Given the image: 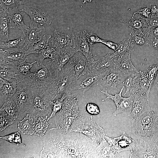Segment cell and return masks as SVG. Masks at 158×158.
Listing matches in <instances>:
<instances>
[{
    "label": "cell",
    "instance_id": "1",
    "mask_svg": "<svg viewBox=\"0 0 158 158\" xmlns=\"http://www.w3.org/2000/svg\"><path fill=\"white\" fill-rule=\"evenodd\" d=\"M41 139L43 147L40 158H98L97 145L83 134L65 133L56 127L49 129Z\"/></svg>",
    "mask_w": 158,
    "mask_h": 158
},
{
    "label": "cell",
    "instance_id": "2",
    "mask_svg": "<svg viewBox=\"0 0 158 158\" xmlns=\"http://www.w3.org/2000/svg\"><path fill=\"white\" fill-rule=\"evenodd\" d=\"M132 133L139 141L155 140L158 131V114L151 108L140 117L131 120Z\"/></svg>",
    "mask_w": 158,
    "mask_h": 158
},
{
    "label": "cell",
    "instance_id": "3",
    "mask_svg": "<svg viewBox=\"0 0 158 158\" xmlns=\"http://www.w3.org/2000/svg\"><path fill=\"white\" fill-rule=\"evenodd\" d=\"M77 79L67 63L57 77L45 87L51 101L60 98L64 94L71 96L74 84Z\"/></svg>",
    "mask_w": 158,
    "mask_h": 158
},
{
    "label": "cell",
    "instance_id": "4",
    "mask_svg": "<svg viewBox=\"0 0 158 158\" xmlns=\"http://www.w3.org/2000/svg\"><path fill=\"white\" fill-rule=\"evenodd\" d=\"M17 75L15 78L17 82L16 92L12 97L18 108L19 117L17 121H20L27 114H30L33 107V90L32 87Z\"/></svg>",
    "mask_w": 158,
    "mask_h": 158
},
{
    "label": "cell",
    "instance_id": "5",
    "mask_svg": "<svg viewBox=\"0 0 158 158\" xmlns=\"http://www.w3.org/2000/svg\"><path fill=\"white\" fill-rule=\"evenodd\" d=\"M77 132L91 138L97 145L106 134L103 129L93 121L92 116H78L72 123L68 132Z\"/></svg>",
    "mask_w": 158,
    "mask_h": 158
},
{
    "label": "cell",
    "instance_id": "6",
    "mask_svg": "<svg viewBox=\"0 0 158 158\" xmlns=\"http://www.w3.org/2000/svg\"><path fill=\"white\" fill-rule=\"evenodd\" d=\"M78 95L75 97L67 95L62 108L55 115L56 127L65 133L68 132L72 123L79 114Z\"/></svg>",
    "mask_w": 158,
    "mask_h": 158
},
{
    "label": "cell",
    "instance_id": "7",
    "mask_svg": "<svg viewBox=\"0 0 158 158\" xmlns=\"http://www.w3.org/2000/svg\"><path fill=\"white\" fill-rule=\"evenodd\" d=\"M52 61L47 62L41 68L33 73L20 77L32 87L44 88L51 83L58 75Z\"/></svg>",
    "mask_w": 158,
    "mask_h": 158
},
{
    "label": "cell",
    "instance_id": "8",
    "mask_svg": "<svg viewBox=\"0 0 158 158\" xmlns=\"http://www.w3.org/2000/svg\"><path fill=\"white\" fill-rule=\"evenodd\" d=\"M33 107L30 114L34 120L39 117L50 116L52 112L51 101L44 88L32 87Z\"/></svg>",
    "mask_w": 158,
    "mask_h": 158
},
{
    "label": "cell",
    "instance_id": "9",
    "mask_svg": "<svg viewBox=\"0 0 158 158\" xmlns=\"http://www.w3.org/2000/svg\"><path fill=\"white\" fill-rule=\"evenodd\" d=\"M109 69L91 71L78 78L74 84L71 96L77 93L84 97L85 92L103 77Z\"/></svg>",
    "mask_w": 158,
    "mask_h": 158
},
{
    "label": "cell",
    "instance_id": "10",
    "mask_svg": "<svg viewBox=\"0 0 158 158\" xmlns=\"http://www.w3.org/2000/svg\"><path fill=\"white\" fill-rule=\"evenodd\" d=\"M124 87L123 86L121 88L120 92L118 93H115L114 95L109 93L107 91L99 90L107 97L102 100V101H104L109 99L114 102L116 107V110L113 114L114 116L119 114L123 113L128 116L131 112L133 103V96L130 95L128 97H122L121 94Z\"/></svg>",
    "mask_w": 158,
    "mask_h": 158
},
{
    "label": "cell",
    "instance_id": "11",
    "mask_svg": "<svg viewBox=\"0 0 158 158\" xmlns=\"http://www.w3.org/2000/svg\"><path fill=\"white\" fill-rule=\"evenodd\" d=\"M126 74L116 67L110 68L105 75L97 83L102 90L108 93L116 91L117 86L123 82Z\"/></svg>",
    "mask_w": 158,
    "mask_h": 158
},
{
    "label": "cell",
    "instance_id": "12",
    "mask_svg": "<svg viewBox=\"0 0 158 158\" xmlns=\"http://www.w3.org/2000/svg\"><path fill=\"white\" fill-rule=\"evenodd\" d=\"M87 34L85 30L73 33L70 45L78 52L81 53L85 57L90 65L94 60L92 53L93 45L87 41L86 38Z\"/></svg>",
    "mask_w": 158,
    "mask_h": 158
},
{
    "label": "cell",
    "instance_id": "13",
    "mask_svg": "<svg viewBox=\"0 0 158 158\" xmlns=\"http://www.w3.org/2000/svg\"><path fill=\"white\" fill-rule=\"evenodd\" d=\"M130 158H158V145L155 140H150L137 142Z\"/></svg>",
    "mask_w": 158,
    "mask_h": 158
},
{
    "label": "cell",
    "instance_id": "14",
    "mask_svg": "<svg viewBox=\"0 0 158 158\" xmlns=\"http://www.w3.org/2000/svg\"><path fill=\"white\" fill-rule=\"evenodd\" d=\"M104 138L109 144L117 152H132L135 147V142L129 135L123 131L122 134L116 137H110L104 135Z\"/></svg>",
    "mask_w": 158,
    "mask_h": 158
},
{
    "label": "cell",
    "instance_id": "15",
    "mask_svg": "<svg viewBox=\"0 0 158 158\" xmlns=\"http://www.w3.org/2000/svg\"><path fill=\"white\" fill-rule=\"evenodd\" d=\"M67 64L77 79L90 71L88 61L85 57L79 51L71 58Z\"/></svg>",
    "mask_w": 158,
    "mask_h": 158
},
{
    "label": "cell",
    "instance_id": "16",
    "mask_svg": "<svg viewBox=\"0 0 158 158\" xmlns=\"http://www.w3.org/2000/svg\"><path fill=\"white\" fill-rule=\"evenodd\" d=\"M9 24L10 28L18 29L25 33L28 27L23 22L25 13L19 10L18 7L9 8L6 11Z\"/></svg>",
    "mask_w": 158,
    "mask_h": 158
},
{
    "label": "cell",
    "instance_id": "17",
    "mask_svg": "<svg viewBox=\"0 0 158 158\" xmlns=\"http://www.w3.org/2000/svg\"><path fill=\"white\" fill-rule=\"evenodd\" d=\"M55 49L56 51L55 58L52 61L56 70L59 73L71 58L78 51L70 45L62 48Z\"/></svg>",
    "mask_w": 158,
    "mask_h": 158
},
{
    "label": "cell",
    "instance_id": "18",
    "mask_svg": "<svg viewBox=\"0 0 158 158\" xmlns=\"http://www.w3.org/2000/svg\"><path fill=\"white\" fill-rule=\"evenodd\" d=\"M133 96L132 108L131 113L128 116L131 120L140 117L151 108L149 104V98L139 94H135Z\"/></svg>",
    "mask_w": 158,
    "mask_h": 158
},
{
    "label": "cell",
    "instance_id": "19",
    "mask_svg": "<svg viewBox=\"0 0 158 158\" xmlns=\"http://www.w3.org/2000/svg\"><path fill=\"white\" fill-rule=\"evenodd\" d=\"M21 10L29 16L31 23L46 26L50 25L51 23V18L43 10L36 7H24Z\"/></svg>",
    "mask_w": 158,
    "mask_h": 158
},
{
    "label": "cell",
    "instance_id": "20",
    "mask_svg": "<svg viewBox=\"0 0 158 158\" xmlns=\"http://www.w3.org/2000/svg\"><path fill=\"white\" fill-rule=\"evenodd\" d=\"M44 26L39 28L37 25L31 22L25 33V45L22 52H25L28 49L39 41L44 35Z\"/></svg>",
    "mask_w": 158,
    "mask_h": 158
},
{
    "label": "cell",
    "instance_id": "21",
    "mask_svg": "<svg viewBox=\"0 0 158 158\" xmlns=\"http://www.w3.org/2000/svg\"><path fill=\"white\" fill-rule=\"evenodd\" d=\"M140 71L139 72H131L126 74L124 81L121 85L126 88L123 96L127 94L133 95L138 92L140 88Z\"/></svg>",
    "mask_w": 158,
    "mask_h": 158
},
{
    "label": "cell",
    "instance_id": "22",
    "mask_svg": "<svg viewBox=\"0 0 158 158\" xmlns=\"http://www.w3.org/2000/svg\"><path fill=\"white\" fill-rule=\"evenodd\" d=\"M25 52L9 53L0 51V64L17 67L19 64L27 59Z\"/></svg>",
    "mask_w": 158,
    "mask_h": 158
},
{
    "label": "cell",
    "instance_id": "23",
    "mask_svg": "<svg viewBox=\"0 0 158 158\" xmlns=\"http://www.w3.org/2000/svg\"><path fill=\"white\" fill-rule=\"evenodd\" d=\"M117 53L115 52L111 54L109 52L105 56L100 58L90 65V71L108 69L115 67V58L118 57Z\"/></svg>",
    "mask_w": 158,
    "mask_h": 158
},
{
    "label": "cell",
    "instance_id": "24",
    "mask_svg": "<svg viewBox=\"0 0 158 158\" xmlns=\"http://www.w3.org/2000/svg\"><path fill=\"white\" fill-rule=\"evenodd\" d=\"M12 96L8 97L4 100V103L0 109V116L8 118L17 121L19 111Z\"/></svg>",
    "mask_w": 158,
    "mask_h": 158
},
{
    "label": "cell",
    "instance_id": "25",
    "mask_svg": "<svg viewBox=\"0 0 158 158\" xmlns=\"http://www.w3.org/2000/svg\"><path fill=\"white\" fill-rule=\"evenodd\" d=\"M25 45V33H23L19 38L6 42H0V51L7 52H20L23 51Z\"/></svg>",
    "mask_w": 158,
    "mask_h": 158
},
{
    "label": "cell",
    "instance_id": "26",
    "mask_svg": "<svg viewBox=\"0 0 158 158\" xmlns=\"http://www.w3.org/2000/svg\"><path fill=\"white\" fill-rule=\"evenodd\" d=\"M131 52L127 51L119 56L115 60V67L125 74L131 72H139L133 64L130 58Z\"/></svg>",
    "mask_w": 158,
    "mask_h": 158
},
{
    "label": "cell",
    "instance_id": "27",
    "mask_svg": "<svg viewBox=\"0 0 158 158\" xmlns=\"http://www.w3.org/2000/svg\"><path fill=\"white\" fill-rule=\"evenodd\" d=\"M98 158H123L109 144L104 137L96 148Z\"/></svg>",
    "mask_w": 158,
    "mask_h": 158
},
{
    "label": "cell",
    "instance_id": "28",
    "mask_svg": "<svg viewBox=\"0 0 158 158\" xmlns=\"http://www.w3.org/2000/svg\"><path fill=\"white\" fill-rule=\"evenodd\" d=\"M149 19L135 12L129 21L121 20L120 22L129 27L131 29L139 31H142L144 29L149 26Z\"/></svg>",
    "mask_w": 158,
    "mask_h": 158
},
{
    "label": "cell",
    "instance_id": "29",
    "mask_svg": "<svg viewBox=\"0 0 158 158\" xmlns=\"http://www.w3.org/2000/svg\"><path fill=\"white\" fill-rule=\"evenodd\" d=\"M71 38L68 34L62 33L55 30L50 41L51 47L55 48H60L69 45Z\"/></svg>",
    "mask_w": 158,
    "mask_h": 158
},
{
    "label": "cell",
    "instance_id": "30",
    "mask_svg": "<svg viewBox=\"0 0 158 158\" xmlns=\"http://www.w3.org/2000/svg\"><path fill=\"white\" fill-rule=\"evenodd\" d=\"M17 87V82L16 80L12 82L0 78V92L3 99L12 96L16 92Z\"/></svg>",
    "mask_w": 158,
    "mask_h": 158
},
{
    "label": "cell",
    "instance_id": "31",
    "mask_svg": "<svg viewBox=\"0 0 158 158\" xmlns=\"http://www.w3.org/2000/svg\"><path fill=\"white\" fill-rule=\"evenodd\" d=\"M6 11L0 10V42H6L9 40L10 28Z\"/></svg>",
    "mask_w": 158,
    "mask_h": 158
},
{
    "label": "cell",
    "instance_id": "32",
    "mask_svg": "<svg viewBox=\"0 0 158 158\" xmlns=\"http://www.w3.org/2000/svg\"><path fill=\"white\" fill-rule=\"evenodd\" d=\"M49 116L39 117L34 120L33 125L34 134L39 136H42L47 132L49 124L47 119Z\"/></svg>",
    "mask_w": 158,
    "mask_h": 158
},
{
    "label": "cell",
    "instance_id": "33",
    "mask_svg": "<svg viewBox=\"0 0 158 158\" xmlns=\"http://www.w3.org/2000/svg\"><path fill=\"white\" fill-rule=\"evenodd\" d=\"M34 119L30 114L25 116L18 123V128L22 133L26 135L34 134L33 125Z\"/></svg>",
    "mask_w": 158,
    "mask_h": 158
},
{
    "label": "cell",
    "instance_id": "34",
    "mask_svg": "<svg viewBox=\"0 0 158 158\" xmlns=\"http://www.w3.org/2000/svg\"><path fill=\"white\" fill-rule=\"evenodd\" d=\"M51 38L50 35H44L39 41L28 49L25 52L26 55L40 53L42 50L48 46V43Z\"/></svg>",
    "mask_w": 158,
    "mask_h": 158
},
{
    "label": "cell",
    "instance_id": "35",
    "mask_svg": "<svg viewBox=\"0 0 158 158\" xmlns=\"http://www.w3.org/2000/svg\"><path fill=\"white\" fill-rule=\"evenodd\" d=\"M56 49L52 47L49 46L42 50L41 52L36 56H33V59L36 62L38 66H44L43 62L45 59H50L52 61L54 60L56 53Z\"/></svg>",
    "mask_w": 158,
    "mask_h": 158
},
{
    "label": "cell",
    "instance_id": "36",
    "mask_svg": "<svg viewBox=\"0 0 158 158\" xmlns=\"http://www.w3.org/2000/svg\"><path fill=\"white\" fill-rule=\"evenodd\" d=\"M20 74L17 72V67L4 64H0V76L4 79L10 81Z\"/></svg>",
    "mask_w": 158,
    "mask_h": 158
},
{
    "label": "cell",
    "instance_id": "37",
    "mask_svg": "<svg viewBox=\"0 0 158 158\" xmlns=\"http://www.w3.org/2000/svg\"><path fill=\"white\" fill-rule=\"evenodd\" d=\"M118 47L115 52L118 57L127 51L133 52L135 44L132 38L129 37L124 39L118 43Z\"/></svg>",
    "mask_w": 158,
    "mask_h": 158
},
{
    "label": "cell",
    "instance_id": "38",
    "mask_svg": "<svg viewBox=\"0 0 158 158\" xmlns=\"http://www.w3.org/2000/svg\"><path fill=\"white\" fill-rule=\"evenodd\" d=\"M149 86L151 89L158 72V63H154L144 71Z\"/></svg>",
    "mask_w": 158,
    "mask_h": 158
},
{
    "label": "cell",
    "instance_id": "39",
    "mask_svg": "<svg viewBox=\"0 0 158 158\" xmlns=\"http://www.w3.org/2000/svg\"><path fill=\"white\" fill-rule=\"evenodd\" d=\"M131 29L130 35L131 36L133 41L135 45H146V38L142 31Z\"/></svg>",
    "mask_w": 158,
    "mask_h": 158
},
{
    "label": "cell",
    "instance_id": "40",
    "mask_svg": "<svg viewBox=\"0 0 158 158\" xmlns=\"http://www.w3.org/2000/svg\"><path fill=\"white\" fill-rule=\"evenodd\" d=\"M67 96L66 94H64L61 97L51 101L52 112L47 119L48 121L55 116L56 114L61 109L63 105L64 99Z\"/></svg>",
    "mask_w": 158,
    "mask_h": 158
},
{
    "label": "cell",
    "instance_id": "41",
    "mask_svg": "<svg viewBox=\"0 0 158 158\" xmlns=\"http://www.w3.org/2000/svg\"><path fill=\"white\" fill-rule=\"evenodd\" d=\"M24 3V1L21 0H0V10L6 11L9 8L18 7Z\"/></svg>",
    "mask_w": 158,
    "mask_h": 158
},
{
    "label": "cell",
    "instance_id": "42",
    "mask_svg": "<svg viewBox=\"0 0 158 158\" xmlns=\"http://www.w3.org/2000/svg\"><path fill=\"white\" fill-rule=\"evenodd\" d=\"M147 40V45L150 41L154 38H158V27H147L142 30Z\"/></svg>",
    "mask_w": 158,
    "mask_h": 158
},
{
    "label": "cell",
    "instance_id": "43",
    "mask_svg": "<svg viewBox=\"0 0 158 158\" xmlns=\"http://www.w3.org/2000/svg\"><path fill=\"white\" fill-rule=\"evenodd\" d=\"M35 61L32 63H28L26 61L21 63L17 67V72L18 73L23 75H26L30 74L31 72L30 70L32 67L33 64L36 63Z\"/></svg>",
    "mask_w": 158,
    "mask_h": 158
},
{
    "label": "cell",
    "instance_id": "44",
    "mask_svg": "<svg viewBox=\"0 0 158 158\" xmlns=\"http://www.w3.org/2000/svg\"><path fill=\"white\" fill-rule=\"evenodd\" d=\"M0 138L11 143H19L24 146H25V145L22 143L20 135L18 132L4 136L1 137Z\"/></svg>",
    "mask_w": 158,
    "mask_h": 158
},
{
    "label": "cell",
    "instance_id": "45",
    "mask_svg": "<svg viewBox=\"0 0 158 158\" xmlns=\"http://www.w3.org/2000/svg\"><path fill=\"white\" fill-rule=\"evenodd\" d=\"M87 111L90 114L97 115L100 113V109L99 107L94 103H88L86 106Z\"/></svg>",
    "mask_w": 158,
    "mask_h": 158
},
{
    "label": "cell",
    "instance_id": "46",
    "mask_svg": "<svg viewBox=\"0 0 158 158\" xmlns=\"http://www.w3.org/2000/svg\"><path fill=\"white\" fill-rule=\"evenodd\" d=\"M14 121L9 118L0 116V131L4 130L8 126L13 123Z\"/></svg>",
    "mask_w": 158,
    "mask_h": 158
},
{
    "label": "cell",
    "instance_id": "47",
    "mask_svg": "<svg viewBox=\"0 0 158 158\" xmlns=\"http://www.w3.org/2000/svg\"><path fill=\"white\" fill-rule=\"evenodd\" d=\"M86 38L88 42L92 45L96 43H101L102 40L101 39L92 32L87 33Z\"/></svg>",
    "mask_w": 158,
    "mask_h": 158
},
{
    "label": "cell",
    "instance_id": "48",
    "mask_svg": "<svg viewBox=\"0 0 158 158\" xmlns=\"http://www.w3.org/2000/svg\"><path fill=\"white\" fill-rule=\"evenodd\" d=\"M101 43L114 50L115 52L116 51L118 47V44L116 43L111 41L102 39Z\"/></svg>",
    "mask_w": 158,
    "mask_h": 158
},
{
    "label": "cell",
    "instance_id": "49",
    "mask_svg": "<svg viewBox=\"0 0 158 158\" xmlns=\"http://www.w3.org/2000/svg\"><path fill=\"white\" fill-rule=\"evenodd\" d=\"M135 13H138L147 18H150L151 15L149 7L141 8Z\"/></svg>",
    "mask_w": 158,
    "mask_h": 158
},
{
    "label": "cell",
    "instance_id": "50",
    "mask_svg": "<svg viewBox=\"0 0 158 158\" xmlns=\"http://www.w3.org/2000/svg\"><path fill=\"white\" fill-rule=\"evenodd\" d=\"M149 8L151 15L150 18L158 16V4H151Z\"/></svg>",
    "mask_w": 158,
    "mask_h": 158
},
{
    "label": "cell",
    "instance_id": "51",
    "mask_svg": "<svg viewBox=\"0 0 158 158\" xmlns=\"http://www.w3.org/2000/svg\"><path fill=\"white\" fill-rule=\"evenodd\" d=\"M147 45L150 47L158 51V38H154L152 39Z\"/></svg>",
    "mask_w": 158,
    "mask_h": 158
},
{
    "label": "cell",
    "instance_id": "52",
    "mask_svg": "<svg viewBox=\"0 0 158 158\" xmlns=\"http://www.w3.org/2000/svg\"><path fill=\"white\" fill-rule=\"evenodd\" d=\"M149 27H158V16L149 19Z\"/></svg>",
    "mask_w": 158,
    "mask_h": 158
},
{
    "label": "cell",
    "instance_id": "53",
    "mask_svg": "<svg viewBox=\"0 0 158 158\" xmlns=\"http://www.w3.org/2000/svg\"><path fill=\"white\" fill-rule=\"evenodd\" d=\"M155 87H156L157 92V94L158 95V80L157 81V82L156 83V84Z\"/></svg>",
    "mask_w": 158,
    "mask_h": 158
},
{
    "label": "cell",
    "instance_id": "54",
    "mask_svg": "<svg viewBox=\"0 0 158 158\" xmlns=\"http://www.w3.org/2000/svg\"><path fill=\"white\" fill-rule=\"evenodd\" d=\"M155 141L156 142L157 145H158V134L157 136V137Z\"/></svg>",
    "mask_w": 158,
    "mask_h": 158
}]
</instances>
